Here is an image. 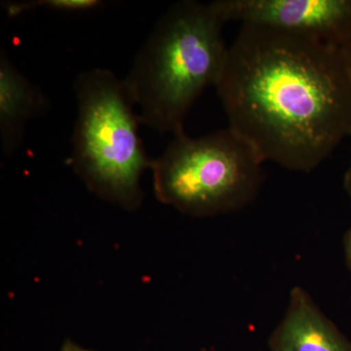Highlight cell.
<instances>
[{"mask_svg": "<svg viewBox=\"0 0 351 351\" xmlns=\"http://www.w3.org/2000/svg\"><path fill=\"white\" fill-rule=\"evenodd\" d=\"M217 93L228 128L265 161L318 167L351 135V75L336 44L243 24Z\"/></svg>", "mask_w": 351, "mask_h": 351, "instance_id": "6da1fadb", "label": "cell"}, {"mask_svg": "<svg viewBox=\"0 0 351 351\" xmlns=\"http://www.w3.org/2000/svg\"><path fill=\"white\" fill-rule=\"evenodd\" d=\"M223 25L210 3L193 0L178 2L157 21L124 78L142 124L184 133L189 110L225 69Z\"/></svg>", "mask_w": 351, "mask_h": 351, "instance_id": "7a4b0ae2", "label": "cell"}, {"mask_svg": "<svg viewBox=\"0 0 351 351\" xmlns=\"http://www.w3.org/2000/svg\"><path fill=\"white\" fill-rule=\"evenodd\" d=\"M77 115L71 163L91 193L124 209L143 201L141 178L152 160L138 133L140 117L124 80L106 69H92L73 83Z\"/></svg>", "mask_w": 351, "mask_h": 351, "instance_id": "3957f363", "label": "cell"}, {"mask_svg": "<svg viewBox=\"0 0 351 351\" xmlns=\"http://www.w3.org/2000/svg\"><path fill=\"white\" fill-rule=\"evenodd\" d=\"M263 164L255 149L230 128L198 138L184 132L152 160L154 193L159 202L189 216L232 213L257 197Z\"/></svg>", "mask_w": 351, "mask_h": 351, "instance_id": "277c9868", "label": "cell"}, {"mask_svg": "<svg viewBox=\"0 0 351 351\" xmlns=\"http://www.w3.org/2000/svg\"><path fill=\"white\" fill-rule=\"evenodd\" d=\"M223 23L272 27L339 45L351 29V0H216Z\"/></svg>", "mask_w": 351, "mask_h": 351, "instance_id": "5b68a950", "label": "cell"}, {"mask_svg": "<svg viewBox=\"0 0 351 351\" xmlns=\"http://www.w3.org/2000/svg\"><path fill=\"white\" fill-rule=\"evenodd\" d=\"M270 351H351V341L311 295L293 288L285 315L269 339Z\"/></svg>", "mask_w": 351, "mask_h": 351, "instance_id": "8992f818", "label": "cell"}, {"mask_svg": "<svg viewBox=\"0 0 351 351\" xmlns=\"http://www.w3.org/2000/svg\"><path fill=\"white\" fill-rule=\"evenodd\" d=\"M48 108L47 97L0 52V142L4 156L18 152L27 123Z\"/></svg>", "mask_w": 351, "mask_h": 351, "instance_id": "52a82bcc", "label": "cell"}, {"mask_svg": "<svg viewBox=\"0 0 351 351\" xmlns=\"http://www.w3.org/2000/svg\"><path fill=\"white\" fill-rule=\"evenodd\" d=\"M104 5L101 0H27V1L4 2L7 16L15 18L22 14L45 9L48 11L63 13L89 12Z\"/></svg>", "mask_w": 351, "mask_h": 351, "instance_id": "ba28073f", "label": "cell"}, {"mask_svg": "<svg viewBox=\"0 0 351 351\" xmlns=\"http://www.w3.org/2000/svg\"><path fill=\"white\" fill-rule=\"evenodd\" d=\"M341 52H343V56L346 58V63H348V69H350L351 75V29L348 32V36L343 39V43L339 44Z\"/></svg>", "mask_w": 351, "mask_h": 351, "instance_id": "9c48e42d", "label": "cell"}, {"mask_svg": "<svg viewBox=\"0 0 351 351\" xmlns=\"http://www.w3.org/2000/svg\"><path fill=\"white\" fill-rule=\"evenodd\" d=\"M343 250H345L346 263L351 271V228L343 237Z\"/></svg>", "mask_w": 351, "mask_h": 351, "instance_id": "30bf717a", "label": "cell"}, {"mask_svg": "<svg viewBox=\"0 0 351 351\" xmlns=\"http://www.w3.org/2000/svg\"><path fill=\"white\" fill-rule=\"evenodd\" d=\"M60 351H95L92 350H87V348H82V346L76 345L73 341H64L63 346H62Z\"/></svg>", "mask_w": 351, "mask_h": 351, "instance_id": "8fae6325", "label": "cell"}, {"mask_svg": "<svg viewBox=\"0 0 351 351\" xmlns=\"http://www.w3.org/2000/svg\"><path fill=\"white\" fill-rule=\"evenodd\" d=\"M343 186H345L346 193H348V195L351 197V163L348 171H346L345 180H343Z\"/></svg>", "mask_w": 351, "mask_h": 351, "instance_id": "7c38bea8", "label": "cell"}]
</instances>
